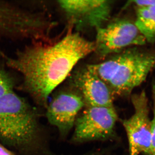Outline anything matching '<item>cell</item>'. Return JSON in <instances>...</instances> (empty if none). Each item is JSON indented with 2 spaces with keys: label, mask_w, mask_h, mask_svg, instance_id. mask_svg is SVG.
<instances>
[{
  "label": "cell",
  "mask_w": 155,
  "mask_h": 155,
  "mask_svg": "<svg viewBox=\"0 0 155 155\" xmlns=\"http://www.w3.org/2000/svg\"><path fill=\"white\" fill-rule=\"evenodd\" d=\"M58 4L70 24L80 30L96 29L104 25L110 16L113 3L106 0H61Z\"/></svg>",
  "instance_id": "cell-7"
},
{
  "label": "cell",
  "mask_w": 155,
  "mask_h": 155,
  "mask_svg": "<svg viewBox=\"0 0 155 155\" xmlns=\"http://www.w3.org/2000/svg\"><path fill=\"white\" fill-rule=\"evenodd\" d=\"M134 23L147 42H155V4L147 7H136Z\"/></svg>",
  "instance_id": "cell-10"
},
{
  "label": "cell",
  "mask_w": 155,
  "mask_h": 155,
  "mask_svg": "<svg viewBox=\"0 0 155 155\" xmlns=\"http://www.w3.org/2000/svg\"><path fill=\"white\" fill-rule=\"evenodd\" d=\"M95 51L101 58L146 44L134 22L124 18L113 20L96 29Z\"/></svg>",
  "instance_id": "cell-4"
},
{
  "label": "cell",
  "mask_w": 155,
  "mask_h": 155,
  "mask_svg": "<svg viewBox=\"0 0 155 155\" xmlns=\"http://www.w3.org/2000/svg\"><path fill=\"white\" fill-rule=\"evenodd\" d=\"M89 65L114 95L128 94L145 81L154 68L155 51L133 47Z\"/></svg>",
  "instance_id": "cell-3"
},
{
  "label": "cell",
  "mask_w": 155,
  "mask_h": 155,
  "mask_svg": "<svg viewBox=\"0 0 155 155\" xmlns=\"http://www.w3.org/2000/svg\"><path fill=\"white\" fill-rule=\"evenodd\" d=\"M132 4L135 5V7H147L155 4V0L134 1Z\"/></svg>",
  "instance_id": "cell-13"
},
{
  "label": "cell",
  "mask_w": 155,
  "mask_h": 155,
  "mask_svg": "<svg viewBox=\"0 0 155 155\" xmlns=\"http://www.w3.org/2000/svg\"><path fill=\"white\" fill-rule=\"evenodd\" d=\"M38 111L14 91L0 97V144L22 155H38L42 146Z\"/></svg>",
  "instance_id": "cell-2"
},
{
  "label": "cell",
  "mask_w": 155,
  "mask_h": 155,
  "mask_svg": "<svg viewBox=\"0 0 155 155\" xmlns=\"http://www.w3.org/2000/svg\"></svg>",
  "instance_id": "cell-15"
},
{
  "label": "cell",
  "mask_w": 155,
  "mask_h": 155,
  "mask_svg": "<svg viewBox=\"0 0 155 155\" xmlns=\"http://www.w3.org/2000/svg\"><path fill=\"white\" fill-rule=\"evenodd\" d=\"M72 79L73 86L88 107H114V94L89 65L78 70Z\"/></svg>",
  "instance_id": "cell-9"
},
{
  "label": "cell",
  "mask_w": 155,
  "mask_h": 155,
  "mask_svg": "<svg viewBox=\"0 0 155 155\" xmlns=\"http://www.w3.org/2000/svg\"><path fill=\"white\" fill-rule=\"evenodd\" d=\"M94 51V42L74 32L55 43H28L12 57L1 50L0 56L7 66L20 76L17 87L37 104L47 107L50 95L81 60Z\"/></svg>",
  "instance_id": "cell-1"
},
{
  "label": "cell",
  "mask_w": 155,
  "mask_h": 155,
  "mask_svg": "<svg viewBox=\"0 0 155 155\" xmlns=\"http://www.w3.org/2000/svg\"><path fill=\"white\" fill-rule=\"evenodd\" d=\"M152 95L153 101V118L151 120V143L150 155H155V80L152 83Z\"/></svg>",
  "instance_id": "cell-12"
},
{
  "label": "cell",
  "mask_w": 155,
  "mask_h": 155,
  "mask_svg": "<svg viewBox=\"0 0 155 155\" xmlns=\"http://www.w3.org/2000/svg\"><path fill=\"white\" fill-rule=\"evenodd\" d=\"M117 119L114 107H88L75 121L73 140L83 142L110 138Z\"/></svg>",
  "instance_id": "cell-6"
},
{
  "label": "cell",
  "mask_w": 155,
  "mask_h": 155,
  "mask_svg": "<svg viewBox=\"0 0 155 155\" xmlns=\"http://www.w3.org/2000/svg\"><path fill=\"white\" fill-rule=\"evenodd\" d=\"M0 155H15L13 152L8 148L0 144Z\"/></svg>",
  "instance_id": "cell-14"
},
{
  "label": "cell",
  "mask_w": 155,
  "mask_h": 155,
  "mask_svg": "<svg viewBox=\"0 0 155 155\" xmlns=\"http://www.w3.org/2000/svg\"><path fill=\"white\" fill-rule=\"evenodd\" d=\"M81 96L70 91L58 93L47 107L46 116L51 125L66 135L75 125L78 114L84 105Z\"/></svg>",
  "instance_id": "cell-8"
},
{
  "label": "cell",
  "mask_w": 155,
  "mask_h": 155,
  "mask_svg": "<svg viewBox=\"0 0 155 155\" xmlns=\"http://www.w3.org/2000/svg\"><path fill=\"white\" fill-rule=\"evenodd\" d=\"M0 56V97L14 91L19 82V77L16 76Z\"/></svg>",
  "instance_id": "cell-11"
},
{
  "label": "cell",
  "mask_w": 155,
  "mask_h": 155,
  "mask_svg": "<svg viewBox=\"0 0 155 155\" xmlns=\"http://www.w3.org/2000/svg\"><path fill=\"white\" fill-rule=\"evenodd\" d=\"M131 101L133 115L122 122L128 140L129 155H150L151 120L145 91L133 95Z\"/></svg>",
  "instance_id": "cell-5"
}]
</instances>
